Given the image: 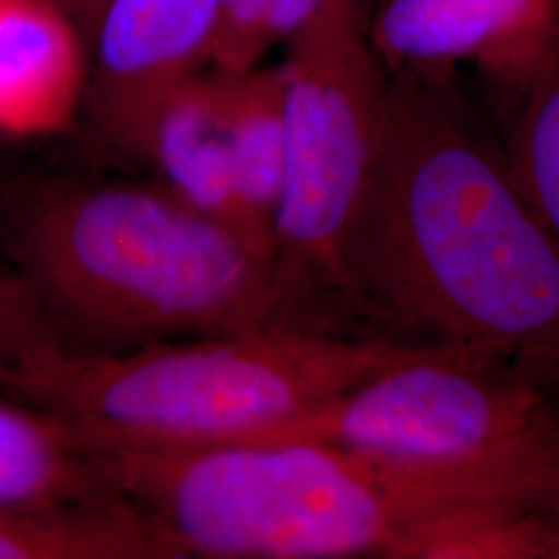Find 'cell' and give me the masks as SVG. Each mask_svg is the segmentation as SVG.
<instances>
[{
    "mask_svg": "<svg viewBox=\"0 0 559 559\" xmlns=\"http://www.w3.org/2000/svg\"><path fill=\"white\" fill-rule=\"evenodd\" d=\"M369 27L388 71L468 62L516 100L559 57V0H380Z\"/></svg>",
    "mask_w": 559,
    "mask_h": 559,
    "instance_id": "cell-8",
    "label": "cell"
},
{
    "mask_svg": "<svg viewBox=\"0 0 559 559\" xmlns=\"http://www.w3.org/2000/svg\"><path fill=\"white\" fill-rule=\"evenodd\" d=\"M500 359L427 344L260 440H316L551 503L559 404Z\"/></svg>",
    "mask_w": 559,
    "mask_h": 559,
    "instance_id": "cell-5",
    "label": "cell"
},
{
    "mask_svg": "<svg viewBox=\"0 0 559 559\" xmlns=\"http://www.w3.org/2000/svg\"><path fill=\"white\" fill-rule=\"evenodd\" d=\"M11 235L21 278L69 346L307 325L274 255L160 182H52L21 205Z\"/></svg>",
    "mask_w": 559,
    "mask_h": 559,
    "instance_id": "cell-2",
    "label": "cell"
},
{
    "mask_svg": "<svg viewBox=\"0 0 559 559\" xmlns=\"http://www.w3.org/2000/svg\"><path fill=\"white\" fill-rule=\"evenodd\" d=\"M48 334L55 332L29 286L20 274L0 272V365Z\"/></svg>",
    "mask_w": 559,
    "mask_h": 559,
    "instance_id": "cell-16",
    "label": "cell"
},
{
    "mask_svg": "<svg viewBox=\"0 0 559 559\" xmlns=\"http://www.w3.org/2000/svg\"><path fill=\"white\" fill-rule=\"evenodd\" d=\"M272 0H216L212 69L245 73L260 67L272 48Z\"/></svg>",
    "mask_w": 559,
    "mask_h": 559,
    "instance_id": "cell-15",
    "label": "cell"
},
{
    "mask_svg": "<svg viewBox=\"0 0 559 559\" xmlns=\"http://www.w3.org/2000/svg\"><path fill=\"white\" fill-rule=\"evenodd\" d=\"M90 44L60 0H0V138L60 135L87 90Z\"/></svg>",
    "mask_w": 559,
    "mask_h": 559,
    "instance_id": "cell-9",
    "label": "cell"
},
{
    "mask_svg": "<svg viewBox=\"0 0 559 559\" xmlns=\"http://www.w3.org/2000/svg\"><path fill=\"white\" fill-rule=\"evenodd\" d=\"M228 78V145L245 235L276 258L274 228L286 175L284 80L278 67Z\"/></svg>",
    "mask_w": 559,
    "mask_h": 559,
    "instance_id": "cell-13",
    "label": "cell"
},
{
    "mask_svg": "<svg viewBox=\"0 0 559 559\" xmlns=\"http://www.w3.org/2000/svg\"><path fill=\"white\" fill-rule=\"evenodd\" d=\"M120 500L100 448L81 427L0 392V506Z\"/></svg>",
    "mask_w": 559,
    "mask_h": 559,
    "instance_id": "cell-11",
    "label": "cell"
},
{
    "mask_svg": "<svg viewBox=\"0 0 559 559\" xmlns=\"http://www.w3.org/2000/svg\"><path fill=\"white\" fill-rule=\"evenodd\" d=\"M138 160L150 164L175 198L245 235L228 145L226 73L205 69L175 87L147 120Z\"/></svg>",
    "mask_w": 559,
    "mask_h": 559,
    "instance_id": "cell-10",
    "label": "cell"
},
{
    "mask_svg": "<svg viewBox=\"0 0 559 559\" xmlns=\"http://www.w3.org/2000/svg\"><path fill=\"white\" fill-rule=\"evenodd\" d=\"M96 443L120 500L185 559H402L420 528L454 510L543 506L325 441Z\"/></svg>",
    "mask_w": 559,
    "mask_h": 559,
    "instance_id": "cell-3",
    "label": "cell"
},
{
    "mask_svg": "<svg viewBox=\"0 0 559 559\" xmlns=\"http://www.w3.org/2000/svg\"><path fill=\"white\" fill-rule=\"evenodd\" d=\"M348 305L429 344L487 353L559 399V240L456 69L390 71Z\"/></svg>",
    "mask_w": 559,
    "mask_h": 559,
    "instance_id": "cell-1",
    "label": "cell"
},
{
    "mask_svg": "<svg viewBox=\"0 0 559 559\" xmlns=\"http://www.w3.org/2000/svg\"><path fill=\"white\" fill-rule=\"evenodd\" d=\"M216 0H108L90 38L94 127L138 158L145 124L180 83L212 69Z\"/></svg>",
    "mask_w": 559,
    "mask_h": 559,
    "instance_id": "cell-7",
    "label": "cell"
},
{
    "mask_svg": "<svg viewBox=\"0 0 559 559\" xmlns=\"http://www.w3.org/2000/svg\"><path fill=\"white\" fill-rule=\"evenodd\" d=\"M367 0H321L284 41L286 175L274 242L300 302H348V249L380 154L390 71Z\"/></svg>",
    "mask_w": 559,
    "mask_h": 559,
    "instance_id": "cell-6",
    "label": "cell"
},
{
    "mask_svg": "<svg viewBox=\"0 0 559 559\" xmlns=\"http://www.w3.org/2000/svg\"><path fill=\"white\" fill-rule=\"evenodd\" d=\"M0 559H185L129 501L0 506Z\"/></svg>",
    "mask_w": 559,
    "mask_h": 559,
    "instance_id": "cell-12",
    "label": "cell"
},
{
    "mask_svg": "<svg viewBox=\"0 0 559 559\" xmlns=\"http://www.w3.org/2000/svg\"><path fill=\"white\" fill-rule=\"evenodd\" d=\"M60 2L69 9L73 20L80 23L81 32L85 34L90 44V38L96 29V23L100 20L102 11L108 0H60Z\"/></svg>",
    "mask_w": 559,
    "mask_h": 559,
    "instance_id": "cell-18",
    "label": "cell"
},
{
    "mask_svg": "<svg viewBox=\"0 0 559 559\" xmlns=\"http://www.w3.org/2000/svg\"><path fill=\"white\" fill-rule=\"evenodd\" d=\"M549 512V520H551V526H554V543H556V559H559V496L556 500L549 503L547 508Z\"/></svg>",
    "mask_w": 559,
    "mask_h": 559,
    "instance_id": "cell-19",
    "label": "cell"
},
{
    "mask_svg": "<svg viewBox=\"0 0 559 559\" xmlns=\"http://www.w3.org/2000/svg\"><path fill=\"white\" fill-rule=\"evenodd\" d=\"M503 152L520 193L559 240V57L520 98Z\"/></svg>",
    "mask_w": 559,
    "mask_h": 559,
    "instance_id": "cell-14",
    "label": "cell"
},
{
    "mask_svg": "<svg viewBox=\"0 0 559 559\" xmlns=\"http://www.w3.org/2000/svg\"><path fill=\"white\" fill-rule=\"evenodd\" d=\"M321 0H272L270 38L272 46L288 40L305 21L309 20Z\"/></svg>",
    "mask_w": 559,
    "mask_h": 559,
    "instance_id": "cell-17",
    "label": "cell"
},
{
    "mask_svg": "<svg viewBox=\"0 0 559 559\" xmlns=\"http://www.w3.org/2000/svg\"><path fill=\"white\" fill-rule=\"evenodd\" d=\"M423 344L348 338L311 325L92 350L55 334L0 365V392L112 443L260 440Z\"/></svg>",
    "mask_w": 559,
    "mask_h": 559,
    "instance_id": "cell-4",
    "label": "cell"
}]
</instances>
